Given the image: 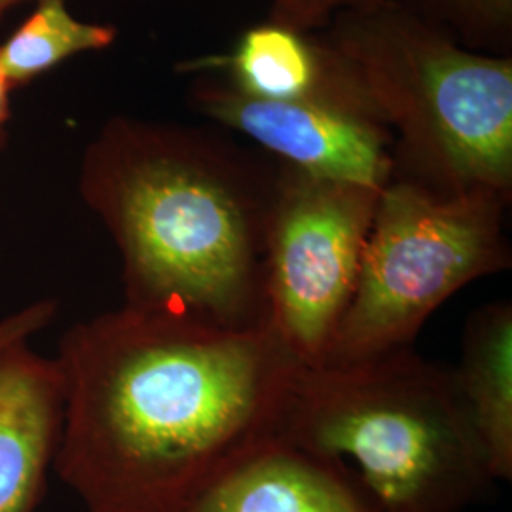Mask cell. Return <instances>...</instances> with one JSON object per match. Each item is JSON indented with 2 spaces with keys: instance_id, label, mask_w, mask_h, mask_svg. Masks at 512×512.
Segmentation results:
<instances>
[{
  "instance_id": "6da1fadb",
  "label": "cell",
  "mask_w": 512,
  "mask_h": 512,
  "mask_svg": "<svg viewBox=\"0 0 512 512\" xmlns=\"http://www.w3.org/2000/svg\"><path fill=\"white\" fill-rule=\"evenodd\" d=\"M55 361L54 473L84 512H184L281 439L304 370L270 329L220 330L120 306L76 321Z\"/></svg>"
},
{
  "instance_id": "7a4b0ae2",
  "label": "cell",
  "mask_w": 512,
  "mask_h": 512,
  "mask_svg": "<svg viewBox=\"0 0 512 512\" xmlns=\"http://www.w3.org/2000/svg\"><path fill=\"white\" fill-rule=\"evenodd\" d=\"M279 164L224 129L112 116L78 190L122 264L124 304L220 330L268 329L266 236Z\"/></svg>"
},
{
  "instance_id": "3957f363",
  "label": "cell",
  "mask_w": 512,
  "mask_h": 512,
  "mask_svg": "<svg viewBox=\"0 0 512 512\" xmlns=\"http://www.w3.org/2000/svg\"><path fill=\"white\" fill-rule=\"evenodd\" d=\"M281 439L332 463L372 512H465L497 482L454 370L412 346L304 368Z\"/></svg>"
},
{
  "instance_id": "277c9868",
  "label": "cell",
  "mask_w": 512,
  "mask_h": 512,
  "mask_svg": "<svg viewBox=\"0 0 512 512\" xmlns=\"http://www.w3.org/2000/svg\"><path fill=\"white\" fill-rule=\"evenodd\" d=\"M393 133L391 177L437 194L512 198V55L476 52L401 0L321 31Z\"/></svg>"
},
{
  "instance_id": "5b68a950",
  "label": "cell",
  "mask_w": 512,
  "mask_h": 512,
  "mask_svg": "<svg viewBox=\"0 0 512 512\" xmlns=\"http://www.w3.org/2000/svg\"><path fill=\"white\" fill-rule=\"evenodd\" d=\"M494 192L437 194L391 177L380 192L357 285L325 365L412 346L433 311L480 277L509 270L505 215Z\"/></svg>"
},
{
  "instance_id": "8992f818",
  "label": "cell",
  "mask_w": 512,
  "mask_h": 512,
  "mask_svg": "<svg viewBox=\"0 0 512 512\" xmlns=\"http://www.w3.org/2000/svg\"><path fill=\"white\" fill-rule=\"evenodd\" d=\"M380 192L279 164L264 256L268 329L304 368L325 365L357 285Z\"/></svg>"
},
{
  "instance_id": "52a82bcc",
  "label": "cell",
  "mask_w": 512,
  "mask_h": 512,
  "mask_svg": "<svg viewBox=\"0 0 512 512\" xmlns=\"http://www.w3.org/2000/svg\"><path fill=\"white\" fill-rule=\"evenodd\" d=\"M192 78V107L220 129L251 139L277 164L372 188L389 183L393 133L384 124L310 103L251 97L215 74Z\"/></svg>"
},
{
  "instance_id": "ba28073f",
  "label": "cell",
  "mask_w": 512,
  "mask_h": 512,
  "mask_svg": "<svg viewBox=\"0 0 512 512\" xmlns=\"http://www.w3.org/2000/svg\"><path fill=\"white\" fill-rule=\"evenodd\" d=\"M177 73L215 74L251 97L344 110L385 126L355 65L321 31L266 19L247 27L232 50L184 59Z\"/></svg>"
},
{
  "instance_id": "9c48e42d",
  "label": "cell",
  "mask_w": 512,
  "mask_h": 512,
  "mask_svg": "<svg viewBox=\"0 0 512 512\" xmlns=\"http://www.w3.org/2000/svg\"><path fill=\"white\" fill-rule=\"evenodd\" d=\"M65 385L54 355L0 349V512H37L61 439Z\"/></svg>"
},
{
  "instance_id": "30bf717a",
  "label": "cell",
  "mask_w": 512,
  "mask_h": 512,
  "mask_svg": "<svg viewBox=\"0 0 512 512\" xmlns=\"http://www.w3.org/2000/svg\"><path fill=\"white\" fill-rule=\"evenodd\" d=\"M184 512H372L327 459L275 439L211 484Z\"/></svg>"
},
{
  "instance_id": "8fae6325",
  "label": "cell",
  "mask_w": 512,
  "mask_h": 512,
  "mask_svg": "<svg viewBox=\"0 0 512 512\" xmlns=\"http://www.w3.org/2000/svg\"><path fill=\"white\" fill-rule=\"evenodd\" d=\"M454 370L497 482L512 476V306L488 302L471 313Z\"/></svg>"
},
{
  "instance_id": "7c38bea8",
  "label": "cell",
  "mask_w": 512,
  "mask_h": 512,
  "mask_svg": "<svg viewBox=\"0 0 512 512\" xmlns=\"http://www.w3.org/2000/svg\"><path fill=\"white\" fill-rule=\"evenodd\" d=\"M116 37L114 25L76 18L67 0H37L35 10L0 42V74L18 90L71 57L107 50Z\"/></svg>"
},
{
  "instance_id": "4fadbf2b",
  "label": "cell",
  "mask_w": 512,
  "mask_h": 512,
  "mask_svg": "<svg viewBox=\"0 0 512 512\" xmlns=\"http://www.w3.org/2000/svg\"><path fill=\"white\" fill-rule=\"evenodd\" d=\"M471 50L511 55L512 0H401Z\"/></svg>"
},
{
  "instance_id": "5bb4252c",
  "label": "cell",
  "mask_w": 512,
  "mask_h": 512,
  "mask_svg": "<svg viewBox=\"0 0 512 512\" xmlns=\"http://www.w3.org/2000/svg\"><path fill=\"white\" fill-rule=\"evenodd\" d=\"M385 0H272L268 21L306 33L325 31L342 12L363 10Z\"/></svg>"
},
{
  "instance_id": "9a60e30c",
  "label": "cell",
  "mask_w": 512,
  "mask_h": 512,
  "mask_svg": "<svg viewBox=\"0 0 512 512\" xmlns=\"http://www.w3.org/2000/svg\"><path fill=\"white\" fill-rule=\"evenodd\" d=\"M55 313L57 306L50 298H38L6 313L0 317V349L19 340H33L38 332L52 325Z\"/></svg>"
},
{
  "instance_id": "2e32d148",
  "label": "cell",
  "mask_w": 512,
  "mask_h": 512,
  "mask_svg": "<svg viewBox=\"0 0 512 512\" xmlns=\"http://www.w3.org/2000/svg\"><path fill=\"white\" fill-rule=\"evenodd\" d=\"M14 92V88L10 86V82L0 74V139L4 128L10 120V95Z\"/></svg>"
},
{
  "instance_id": "e0dca14e",
  "label": "cell",
  "mask_w": 512,
  "mask_h": 512,
  "mask_svg": "<svg viewBox=\"0 0 512 512\" xmlns=\"http://www.w3.org/2000/svg\"><path fill=\"white\" fill-rule=\"evenodd\" d=\"M21 0H0V18L14 6V4H18Z\"/></svg>"
}]
</instances>
